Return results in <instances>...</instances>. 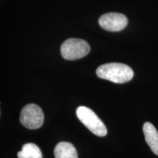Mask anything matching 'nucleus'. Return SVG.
<instances>
[{"instance_id": "obj_3", "label": "nucleus", "mask_w": 158, "mask_h": 158, "mask_svg": "<svg viewBox=\"0 0 158 158\" xmlns=\"http://www.w3.org/2000/svg\"><path fill=\"white\" fill-rule=\"evenodd\" d=\"M90 51V46L81 39L70 38L65 40L61 46V54L67 60H76L86 56Z\"/></svg>"}, {"instance_id": "obj_5", "label": "nucleus", "mask_w": 158, "mask_h": 158, "mask_svg": "<svg viewBox=\"0 0 158 158\" xmlns=\"http://www.w3.org/2000/svg\"><path fill=\"white\" fill-rule=\"evenodd\" d=\"M128 23L125 15L121 13H109L102 15L99 19V24L105 30L119 31L127 27Z\"/></svg>"}, {"instance_id": "obj_7", "label": "nucleus", "mask_w": 158, "mask_h": 158, "mask_svg": "<svg viewBox=\"0 0 158 158\" xmlns=\"http://www.w3.org/2000/svg\"><path fill=\"white\" fill-rule=\"evenodd\" d=\"M54 154L55 158H78L76 149L68 142H60L57 144Z\"/></svg>"}, {"instance_id": "obj_4", "label": "nucleus", "mask_w": 158, "mask_h": 158, "mask_svg": "<svg viewBox=\"0 0 158 158\" xmlns=\"http://www.w3.org/2000/svg\"><path fill=\"white\" fill-rule=\"evenodd\" d=\"M20 122L28 129H38L42 127L44 122V114L40 107L37 105L28 104L21 110Z\"/></svg>"}, {"instance_id": "obj_8", "label": "nucleus", "mask_w": 158, "mask_h": 158, "mask_svg": "<svg viewBox=\"0 0 158 158\" xmlns=\"http://www.w3.org/2000/svg\"><path fill=\"white\" fill-rule=\"evenodd\" d=\"M19 158H43L40 148L32 143H26L23 146L22 150L18 152Z\"/></svg>"}, {"instance_id": "obj_2", "label": "nucleus", "mask_w": 158, "mask_h": 158, "mask_svg": "<svg viewBox=\"0 0 158 158\" xmlns=\"http://www.w3.org/2000/svg\"><path fill=\"white\" fill-rule=\"evenodd\" d=\"M78 119L94 135L104 137L107 135V128L97 114L86 106H79L76 110Z\"/></svg>"}, {"instance_id": "obj_1", "label": "nucleus", "mask_w": 158, "mask_h": 158, "mask_svg": "<svg viewBox=\"0 0 158 158\" xmlns=\"http://www.w3.org/2000/svg\"><path fill=\"white\" fill-rule=\"evenodd\" d=\"M96 73L99 78L116 84L130 81L134 76L133 69L128 65L115 62L100 65L97 69Z\"/></svg>"}, {"instance_id": "obj_6", "label": "nucleus", "mask_w": 158, "mask_h": 158, "mask_svg": "<svg viewBox=\"0 0 158 158\" xmlns=\"http://www.w3.org/2000/svg\"><path fill=\"white\" fill-rule=\"evenodd\" d=\"M145 140L152 151L158 155V132L155 126L150 122H146L143 126Z\"/></svg>"}, {"instance_id": "obj_9", "label": "nucleus", "mask_w": 158, "mask_h": 158, "mask_svg": "<svg viewBox=\"0 0 158 158\" xmlns=\"http://www.w3.org/2000/svg\"><path fill=\"white\" fill-rule=\"evenodd\" d=\"M0 115H1V110H0Z\"/></svg>"}]
</instances>
